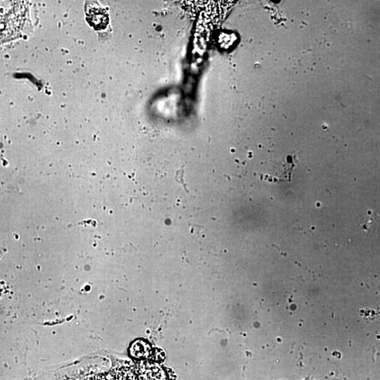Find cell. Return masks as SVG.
<instances>
[{
	"mask_svg": "<svg viewBox=\"0 0 380 380\" xmlns=\"http://www.w3.org/2000/svg\"><path fill=\"white\" fill-rule=\"evenodd\" d=\"M86 12L87 21L95 30H103L107 27L109 23L108 14L98 3H87Z\"/></svg>",
	"mask_w": 380,
	"mask_h": 380,
	"instance_id": "obj_1",
	"label": "cell"
},
{
	"mask_svg": "<svg viewBox=\"0 0 380 380\" xmlns=\"http://www.w3.org/2000/svg\"><path fill=\"white\" fill-rule=\"evenodd\" d=\"M150 346L143 341H138L131 348V353L134 357L148 358L150 354Z\"/></svg>",
	"mask_w": 380,
	"mask_h": 380,
	"instance_id": "obj_2",
	"label": "cell"
}]
</instances>
